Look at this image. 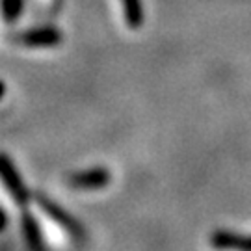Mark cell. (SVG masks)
I'll use <instances>...</instances> for the list:
<instances>
[{
    "label": "cell",
    "mask_w": 251,
    "mask_h": 251,
    "mask_svg": "<svg viewBox=\"0 0 251 251\" xmlns=\"http://www.w3.org/2000/svg\"><path fill=\"white\" fill-rule=\"evenodd\" d=\"M34 199H36V203L39 205V208L52 220L54 224L60 225L67 234H71L73 238H82V236H84V229H82V225L78 224V220L73 218V216L69 214L63 206L58 205L54 199L45 196L43 192H36V194H34Z\"/></svg>",
    "instance_id": "1"
},
{
    "label": "cell",
    "mask_w": 251,
    "mask_h": 251,
    "mask_svg": "<svg viewBox=\"0 0 251 251\" xmlns=\"http://www.w3.org/2000/svg\"><path fill=\"white\" fill-rule=\"evenodd\" d=\"M0 175H2V182L9 192V196L13 198V201L19 206H26L30 203V199L34 198V194H30V190L26 188L25 180L19 173L17 166L13 164V160L6 152H2V156H0Z\"/></svg>",
    "instance_id": "2"
},
{
    "label": "cell",
    "mask_w": 251,
    "mask_h": 251,
    "mask_svg": "<svg viewBox=\"0 0 251 251\" xmlns=\"http://www.w3.org/2000/svg\"><path fill=\"white\" fill-rule=\"evenodd\" d=\"M11 39H13V43H17L21 47L50 49V47H58L62 43L63 34L54 26H41V28H32V30H25L21 34H15Z\"/></svg>",
    "instance_id": "3"
},
{
    "label": "cell",
    "mask_w": 251,
    "mask_h": 251,
    "mask_svg": "<svg viewBox=\"0 0 251 251\" xmlns=\"http://www.w3.org/2000/svg\"><path fill=\"white\" fill-rule=\"evenodd\" d=\"M112 182V171L104 166H95L76 171L67 177V184L76 190H99Z\"/></svg>",
    "instance_id": "4"
},
{
    "label": "cell",
    "mask_w": 251,
    "mask_h": 251,
    "mask_svg": "<svg viewBox=\"0 0 251 251\" xmlns=\"http://www.w3.org/2000/svg\"><path fill=\"white\" fill-rule=\"evenodd\" d=\"M210 246L220 251H251V236L227 229H216L208 238Z\"/></svg>",
    "instance_id": "5"
},
{
    "label": "cell",
    "mask_w": 251,
    "mask_h": 251,
    "mask_svg": "<svg viewBox=\"0 0 251 251\" xmlns=\"http://www.w3.org/2000/svg\"><path fill=\"white\" fill-rule=\"evenodd\" d=\"M21 231H23V238L26 242L30 251H43V236H41V229L37 224L36 216L30 210H23L21 214Z\"/></svg>",
    "instance_id": "6"
},
{
    "label": "cell",
    "mask_w": 251,
    "mask_h": 251,
    "mask_svg": "<svg viewBox=\"0 0 251 251\" xmlns=\"http://www.w3.org/2000/svg\"><path fill=\"white\" fill-rule=\"evenodd\" d=\"M121 4H123V17H125L126 26L130 30L142 28L145 21L142 0H121Z\"/></svg>",
    "instance_id": "7"
},
{
    "label": "cell",
    "mask_w": 251,
    "mask_h": 251,
    "mask_svg": "<svg viewBox=\"0 0 251 251\" xmlns=\"http://www.w3.org/2000/svg\"><path fill=\"white\" fill-rule=\"evenodd\" d=\"M23 8V0H4V19L11 23L19 17V11Z\"/></svg>",
    "instance_id": "8"
}]
</instances>
